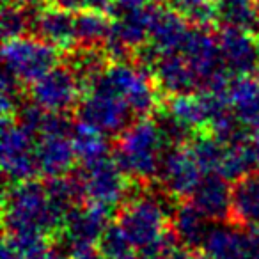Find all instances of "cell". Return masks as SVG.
I'll return each mask as SVG.
<instances>
[{
	"label": "cell",
	"instance_id": "12",
	"mask_svg": "<svg viewBox=\"0 0 259 259\" xmlns=\"http://www.w3.org/2000/svg\"><path fill=\"white\" fill-rule=\"evenodd\" d=\"M224 64L233 76H254L259 71V36L250 30L222 25L217 34Z\"/></svg>",
	"mask_w": 259,
	"mask_h": 259
},
{
	"label": "cell",
	"instance_id": "7",
	"mask_svg": "<svg viewBox=\"0 0 259 259\" xmlns=\"http://www.w3.org/2000/svg\"><path fill=\"white\" fill-rule=\"evenodd\" d=\"M2 61L6 71L30 85L59 64V48L36 36L15 37L4 41Z\"/></svg>",
	"mask_w": 259,
	"mask_h": 259
},
{
	"label": "cell",
	"instance_id": "31",
	"mask_svg": "<svg viewBox=\"0 0 259 259\" xmlns=\"http://www.w3.org/2000/svg\"><path fill=\"white\" fill-rule=\"evenodd\" d=\"M68 259H105V257L98 247H87V248H80V250L71 252V254L68 255Z\"/></svg>",
	"mask_w": 259,
	"mask_h": 259
},
{
	"label": "cell",
	"instance_id": "1",
	"mask_svg": "<svg viewBox=\"0 0 259 259\" xmlns=\"http://www.w3.org/2000/svg\"><path fill=\"white\" fill-rule=\"evenodd\" d=\"M66 217L52 204L47 183L36 180L9 183L4 194L6 233H61Z\"/></svg>",
	"mask_w": 259,
	"mask_h": 259
},
{
	"label": "cell",
	"instance_id": "29",
	"mask_svg": "<svg viewBox=\"0 0 259 259\" xmlns=\"http://www.w3.org/2000/svg\"><path fill=\"white\" fill-rule=\"evenodd\" d=\"M45 2H47V6H52V8L64 9L68 13H78L87 9L89 0H45Z\"/></svg>",
	"mask_w": 259,
	"mask_h": 259
},
{
	"label": "cell",
	"instance_id": "32",
	"mask_svg": "<svg viewBox=\"0 0 259 259\" xmlns=\"http://www.w3.org/2000/svg\"><path fill=\"white\" fill-rule=\"evenodd\" d=\"M2 259H25V257L4 238V243H2Z\"/></svg>",
	"mask_w": 259,
	"mask_h": 259
},
{
	"label": "cell",
	"instance_id": "23",
	"mask_svg": "<svg viewBox=\"0 0 259 259\" xmlns=\"http://www.w3.org/2000/svg\"><path fill=\"white\" fill-rule=\"evenodd\" d=\"M217 22L250 30L259 36V9L255 0H215Z\"/></svg>",
	"mask_w": 259,
	"mask_h": 259
},
{
	"label": "cell",
	"instance_id": "6",
	"mask_svg": "<svg viewBox=\"0 0 259 259\" xmlns=\"http://www.w3.org/2000/svg\"><path fill=\"white\" fill-rule=\"evenodd\" d=\"M75 176L82 185L87 202L115 208L124 204L130 194V176L121 169L114 156H103L94 162H83Z\"/></svg>",
	"mask_w": 259,
	"mask_h": 259
},
{
	"label": "cell",
	"instance_id": "13",
	"mask_svg": "<svg viewBox=\"0 0 259 259\" xmlns=\"http://www.w3.org/2000/svg\"><path fill=\"white\" fill-rule=\"evenodd\" d=\"M192 23L176 8H167L156 2L153 8L151 30H149V47L158 55L180 52L188 36Z\"/></svg>",
	"mask_w": 259,
	"mask_h": 259
},
{
	"label": "cell",
	"instance_id": "36",
	"mask_svg": "<svg viewBox=\"0 0 259 259\" xmlns=\"http://www.w3.org/2000/svg\"><path fill=\"white\" fill-rule=\"evenodd\" d=\"M149 259H156V257H149Z\"/></svg>",
	"mask_w": 259,
	"mask_h": 259
},
{
	"label": "cell",
	"instance_id": "30",
	"mask_svg": "<svg viewBox=\"0 0 259 259\" xmlns=\"http://www.w3.org/2000/svg\"><path fill=\"white\" fill-rule=\"evenodd\" d=\"M153 2H160V0H114L115 4V16L121 13L135 11V9H142L146 6L153 4Z\"/></svg>",
	"mask_w": 259,
	"mask_h": 259
},
{
	"label": "cell",
	"instance_id": "14",
	"mask_svg": "<svg viewBox=\"0 0 259 259\" xmlns=\"http://www.w3.org/2000/svg\"><path fill=\"white\" fill-rule=\"evenodd\" d=\"M39 174L47 180L68 176L78 162L73 134H45L36 137Z\"/></svg>",
	"mask_w": 259,
	"mask_h": 259
},
{
	"label": "cell",
	"instance_id": "25",
	"mask_svg": "<svg viewBox=\"0 0 259 259\" xmlns=\"http://www.w3.org/2000/svg\"><path fill=\"white\" fill-rule=\"evenodd\" d=\"M73 142H75L80 163L94 162V160L110 155V144L107 141V135L80 121H76L75 130H73Z\"/></svg>",
	"mask_w": 259,
	"mask_h": 259
},
{
	"label": "cell",
	"instance_id": "16",
	"mask_svg": "<svg viewBox=\"0 0 259 259\" xmlns=\"http://www.w3.org/2000/svg\"><path fill=\"white\" fill-rule=\"evenodd\" d=\"M153 76H155V82L162 96L165 98L199 91L197 78L188 66L187 59L180 52L160 55L153 66Z\"/></svg>",
	"mask_w": 259,
	"mask_h": 259
},
{
	"label": "cell",
	"instance_id": "33",
	"mask_svg": "<svg viewBox=\"0 0 259 259\" xmlns=\"http://www.w3.org/2000/svg\"><path fill=\"white\" fill-rule=\"evenodd\" d=\"M250 146H252V155H254V169L255 172H259V139L250 137Z\"/></svg>",
	"mask_w": 259,
	"mask_h": 259
},
{
	"label": "cell",
	"instance_id": "15",
	"mask_svg": "<svg viewBox=\"0 0 259 259\" xmlns=\"http://www.w3.org/2000/svg\"><path fill=\"white\" fill-rule=\"evenodd\" d=\"M201 248L209 259H257L245 226L233 222L213 224Z\"/></svg>",
	"mask_w": 259,
	"mask_h": 259
},
{
	"label": "cell",
	"instance_id": "24",
	"mask_svg": "<svg viewBox=\"0 0 259 259\" xmlns=\"http://www.w3.org/2000/svg\"><path fill=\"white\" fill-rule=\"evenodd\" d=\"M167 107L165 110L169 112L172 117H176L180 122L187 124L194 132H201L206 130L209 122L208 110H206L204 100H202L201 93H188V94H178V96L167 98Z\"/></svg>",
	"mask_w": 259,
	"mask_h": 259
},
{
	"label": "cell",
	"instance_id": "27",
	"mask_svg": "<svg viewBox=\"0 0 259 259\" xmlns=\"http://www.w3.org/2000/svg\"><path fill=\"white\" fill-rule=\"evenodd\" d=\"M254 169V155H252L250 137L248 141L238 142V144L227 146L226 155L220 163L219 174L229 181H236L240 178L250 174Z\"/></svg>",
	"mask_w": 259,
	"mask_h": 259
},
{
	"label": "cell",
	"instance_id": "26",
	"mask_svg": "<svg viewBox=\"0 0 259 259\" xmlns=\"http://www.w3.org/2000/svg\"><path fill=\"white\" fill-rule=\"evenodd\" d=\"M190 151L194 153L195 160L204 170V174L219 172L222 158L226 155V148L219 139H215L208 130H201L194 135V139L188 144Z\"/></svg>",
	"mask_w": 259,
	"mask_h": 259
},
{
	"label": "cell",
	"instance_id": "20",
	"mask_svg": "<svg viewBox=\"0 0 259 259\" xmlns=\"http://www.w3.org/2000/svg\"><path fill=\"white\" fill-rule=\"evenodd\" d=\"M229 222L236 226L259 224V172H250L233 181Z\"/></svg>",
	"mask_w": 259,
	"mask_h": 259
},
{
	"label": "cell",
	"instance_id": "21",
	"mask_svg": "<svg viewBox=\"0 0 259 259\" xmlns=\"http://www.w3.org/2000/svg\"><path fill=\"white\" fill-rule=\"evenodd\" d=\"M231 110L248 130L259 122V80L254 76H233L229 83Z\"/></svg>",
	"mask_w": 259,
	"mask_h": 259
},
{
	"label": "cell",
	"instance_id": "18",
	"mask_svg": "<svg viewBox=\"0 0 259 259\" xmlns=\"http://www.w3.org/2000/svg\"><path fill=\"white\" fill-rule=\"evenodd\" d=\"M32 34L59 50L69 52L76 47L75 13L47 6L39 11L32 27Z\"/></svg>",
	"mask_w": 259,
	"mask_h": 259
},
{
	"label": "cell",
	"instance_id": "3",
	"mask_svg": "<svg viewBox=\"0 0 259 259\" xmlns=\"http://www.w3.org/2000/svg\"><path fill=\"white\" fill-rule=\"evenodd\" d=\"M165 139L156 117H139L117 137L114 146V158L121 169L137 183L151 185L156 181Z\"/></svg>",
	"mask_w": 259,
	"mask_h": 259
},
{
	"label": "cell",
	"instance_id": "19",
	"mask_svg": "<svg viewBox=\"0 0 259 259\" xmlns=\"http://www.w3.org/2000/svg\"><path fill=\"white\" fill-rule=\"evenodd\" d=\"M209 222L211 220L190 199L178 201V204L172 209V215H170V229L174 231L178 240L192 250L202 247V241L211 227Z\"/></svg>",
	"mask_w": 259,
	"mask_h": 259
},
{
	"label": "cell",
	"instance_id": "8",
	"mask_svg": "<svg viewBox=\"0 0 259 259\" xmlns=\"http://www.w3.org/2000/svg\"><path fill=\"white\" fill-rule=\"evenodd\" d=\"M2 170L8 183L29 181L39 174L36 155V137L15 117L2 119Z\"/></svg>",
	"mask_w": 259,
	"mask_h": 259
},
{
	"label": "cell",
	"instance_id": "35",
	"mask_svg": "<svg viewBox=\"0 0 259 259\" xmlns=\"http://www.w3.org/2000/svg\"><path fill=\"white\" fill-rule=\"evenodd\" d=\"M255 4H257V9H259V0H255Z\"/></svg>",
	"mask_w": 259,
	"mask_h": 259
},
{
	"label": "cell",
	"instance_id": "34",
	"mask_svg": "<svg viewBox=\"0 0 259 259\" xmlns=\"http://www.w3.org/2000/svg\"><path fill=\"white\" fill-rule=\"evenodd\" d=\"M119 259H149V257H146V255H135V254H128V255H124V257H119Z\"/></svg>",
	"mask_w": 259,
	"mask_h": 259
},
{
	"label": "cell",
	"instance_id": "28",
	"mask_svg": "<svg viewBox=\"0 0 259 259\" xmlns=\"http://www.w3.org/2000/svg\"><path fill=\"white\" fill-rule=\"evenodd\" d=\"M98 248H100L105 259H119L132 252V245H130L128 238L124 236V233L117 224H114L105 231L100 243H98Z\"/></svg>",
	"mask_w": 259,
	"mask_h": 259
},
{
	"label": "cell",
	"instance_id": "9",
	"mask_svg": "<svg viewBox=\"0 0 259 259\" xmlns=\"http://www.w3.org/2000/svg\"><path fill=\"white\" fill-rule=\"evenodd\" d=\"M83 85L76 73L69 64H57L45 73L41 78L30 83L29 96L34 103L48 112H57V114H68L76 110L78 103L82 101Z\"/></svg>",
	"mask_w": 259,
	"mask_h": 259
},
{
	"label": "cell",
	"instance_id": "2",
	"mask_svg": "<svg viewBox=\"0 0 259 259\" xmlns=\"http://www.w3.org/2000/svg\"><path fill=\"white\" fill-rule=\"evenodd\" d=\"M165 199L148 190L124 201L117 213V224L132 248L146 257H156L170 231V215Z\"/></svg>",
	"mask_w": 259,
	"mask_h": 259
},
{
	"label": "cell",
	"instance_id": "22",
	"mask_svg": "<svg viewBox=\"0 0 259 259\" xmlns=\"http://www.w3.org/2000/svg\"><path fill=\"white\" fill-rule=\"evenodd\" d=\"M112 30V20L103 13L83 11L75 13V39L76 47L82 48H103L108 34Z\"/></svg>",
	"mask_w": 259,
	"mask_h": 259
},
{
	"label": "cell",
	"instance_id": "17",
	"mask_svg": "<svg viewBox=\"0 0 259 259\" xmlns=\"http://www.w3.org/2000/svg\"><path fill=\"white\" fill-rule=\"evenodd\" d=\"M231 181L219 172L204 174L190 201L208 217L211 222H226L231 215Z\"/></svg>",
	"mask_w": 259,
	"mask_h": 259
},
{
	"label": "cell",
	"instance_id": "5",
	"mask_svg": "<svg viewBox=\"0 0 259 259\" xmlns=\"http://www.w3.org/2000/svg\"><path fill=\"white\" fill-rule=\"evenodd\" d=\"M75 112L80 122L89 124L107 137H119L135 119H139L121 94L101 82H94L87 89Z\"/></svg>",
	"mask_w": 259,
	"mask_h": 259
},
{
	"label": "cell",
	"instance_id": "10",
	"mask_svg": "<svg viewBox=\"0 0 259 259\" xmlns=\"http://www.w3.org/2000/svg\"><path fill=\"white\" fill-rule=\"evenodd\" d=\"M204 170L187 146H170L163 151L156 183L176 201L188 199L197 188Z\"/></svg>",
	"mask_w": 259,
	"mask_h": 259
},
{
	"label": "cell",
	"instance_id": "11",
	"mask_svg": "<svg viewBox=\"0 0 259 259\" xmlns=\"http://www.w3.org/2000/svg\"><path fill=\"white\" fill-rule=\"evenodd\" d=\"M112 208L98 202H83L69 211L61 229V238L68 255L87 247H98L105 231L110 227Z\"/></svg>",
	"mask_w": 259,
	"mask_h": 259
},
{
	"label": "cell",
	"instance_id": "4",
	"mask_svg": "<svg viewBox=\"0 0 259 259\" xmlns=\"http://www.w3.org/2000/svg\"><path fill=\"white\" fill-rule=\"evenodd\" d=\"M96 82L121 94L137 117H149L153 112H158L162 93L155 82L153 69L148 66L135 61L112 62Z\"/></svg>",
	"mask_w": 259,
	"mask_h": 259
}]
</instances>
